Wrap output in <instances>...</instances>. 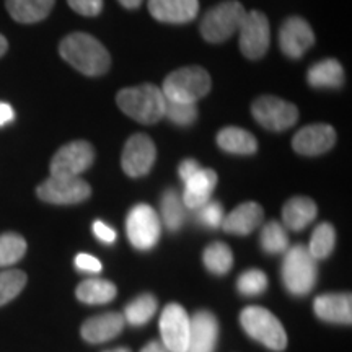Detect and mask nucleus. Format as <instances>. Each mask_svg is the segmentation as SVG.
<instances>
[{"instance_id": "obj_1", "label": "nucleus", "mask_w": 352, "mask_h": 352, "mask_svg": "<svg viewBox=\"0 0 352 352\" xmlns=\"http://www.w3.org/2000/svg\"><path fill=\"white\" fill-rule=\"evenodd\" d=\"M59 52L65 63L88 77L107 74L111 65V56L98 39L87 33H72L59 44Z\"/></svg>"}, {"instance_id": "obj_2", "label": "nucleus", "mask_w": 352, "mask_h": 352, "mask_svg": "<svg viewBox=\"0 0 352 352\" xmlns=\"http://www.w3.org/2000/svg\"><path fill=\"white\" fill-rule=\"evenodd\" d=\"M116 103L122 113L140 124H155L165 116L164 91L151 83L122 88L116 96Z\"/></svg>"}, {"instance_id": "obj_3", "label": "nucleus", "mask_w": 352, "mask_h": 352, "mask_svg": "<svg viewBox=\"0 0 352 352\" xmlns=\"http://www.w3.org/2000/svg\"><path fill=\"white\" fill-rule=\"evenodd\" d=\"M280 274H283L285 289L294 296L302 297L314 290L318 279V264L308 253L307 246L296 245L285 252Z\"/></svg>"}, {"instance_id": "obj_4", "label": "nucleus", "mask_w": 352, "mask_h": 352, "mask_svg": "<svg viewBox=\"0 0 352 352\" xmlns=\"http://www.w3.org/2000/svg\"><path fill=\"white\" fill-rule=\"evenodd\" d=\"M212 80L208 70L199 65H189L171 72L164 82L165 98L178 103H196L210 91Z\"/></svg>"}, {"instance_id": "obj_5", "label": "nucleus", "mask_w": 352, "mask_h": 352, "mask_svg": "<svg viewBox=\"0 0 352 352\" xmlns=\"http://www.w3.org/2000/svg\"><path fill=\"white\" fill-rule=\"evenodd\" d=\"M240 323L250 338L261 342L267 349L284 351L287 347V334L277 316L263 307H246L240 314Z\"/></svg>"}, {"instance_id": "obj_6", "label": "nucleus", "mask_w": 352, "mask_h": 352, "mask_svg": "<svg viewBox=\"0 0 352 352\" xmlns=\"http://www.w3.org/2000/svg\"><path fill=\"white\" fill-rule=\"evenodd\" d=\"M246 15L245 7L239 0H227L210 8L201 21L199 32L209 43H223L240 30Z\"/></svg>"}, {"instance_id": "obj_7", "label": "nucleus", "mask_w": 352, "mask_h": 352, "mask_svg": "<svg viewBox=\"0 0 352 352\" xmlns=\"http://www.w3.org/2000/svg\"><path fill=\"white\" fill-rule=\"evenodd\" d=\"M126 232L131 245L138 250H151L162 235V222L157 210L148 204H138L129 210L126 219Z\"/></svg>"}, {"instance_id": "obj_8", "label": "nucleus", "mask_w": 352, "mask_h": 352, "mask_svg": "<svg viewBox=\"0 0 352 352\" xmlns=\"http://www.w3.org/2000/svg\"><path fill=\"white\" fill-rule=\"evenodd\" d=\"M95 162V148L87 140H74L54 153L51 160V176L77 178Z\"/></svg>"}, {"instance_id": "obj_9", "label": "nucleus", "mask_w": 352, "mask_h": 352, "mask_svg": "<svg viewBox=\"0 0 352 352\" xmlns=\"http://www.w3.org/2000/svg\"><path fill=\"white\" fill-rule=\"evenodd\" d=\"M252 114L258 124L267 131H287L298 121V109L296 104L277 98V96H259L253 101Z\"/></svg>"}, {"instance_id": "obj_10", "label": "nucleus", "mask_w": 352, "mask_h": 352, "mask_svg": "<svg viewBox=\"0 0 352 352\" xmlns=\"http://www.w3.org/2000/svg\"><path fill=\"white\" fill-rule=\"evenodd\" d=\"M38 197L44 202L57 206H70L87 201L91 195V188L80 176L77 178H56L50 176L46 182L39 184Z\"/></svg>"}, {"instance_id": "obj_11", "label": "nucleus", "mask_w": 352, "mask_h": 352, "mask_svg": "<svg viewBox=\"0 0 352 352\" xmlns=\"http://www.w3.org/2000/svg\"><path fill=\"white\" fill-rule=\"evenodd\" d=\"M240 51L248 59H261L270 47V21L263 12H246L240 25Z\"/></svg>"}, {"instance_id": "obj_12", "label": "nucleus", "mask_w": 352, "mask_h": 352, "mask_svg": "<svg viewBox=\"0 0 352 352\" xmlns=\"http://www.w3.org/2000/svg\"><path fill=\"white\" fill-rule=\"evenodd\" d=\"M162 344L166 352H188L189 316L178 303H168L160 315Z\"/></svg>"}, {"instance_id": "obj_13", "label": "nucleus", "mask_w": 352, "mask_h": 352, "mask_svg": "<svg viewBox=\"0 0 352 352\" xmlns=\"http://www.w3.org/2000/svg\"><path fill=\"white\" fill-rule=\"evenodd\" d=\"M157 148L153 140L145 134H135L127 140L122 151L121 166L131 178H140L151 171L155 164Z\"/></svg>"}, {"instance_id": "obj_14", "label": "nucleus", "mask_w": 352, "mask_h": 352, "mask_svg": "<svg viewBox=\"0 0 352 352\" xmlns=\"http://www.w3.org/2000/svg\"><path fill=\"white\" fill-rule=\"evenodd\" d=\"M315 34L311 26L300 16H290L279 30L280 51L290 59H300L314 46Z\"/></svg>"}, {"instance_id": "obj_15", "label": "nucleus", "mask_w": 352, "mask_h": 352, "mask_svg": "<svg viewBox=\"0 0 352 352\" xmlns=\"http://www.w3.org/2000/svg\"><path fill=\"white\" fill-rule=\"evenodd\" d=\"M336 144V131L328 124H311L302 127L294 135L292 148L300 155L315 157L331 151Z\"/></svg>"}, {"instance_id": "obj_16", "label": "nucleus", "mask_w": 352, "mask_h": 352, "mask_svg": "<svg viewBox=\"0 0 352 352\" xmlns=\"http://www.w3.org/2000/svg\"><path fill=\"white\" fill-rule=\"evenodd\" d=\"M219 323L208 310L196 311L189 318L188 352H214L217 346Z\"/></svg>"}, {"instance_id": "obj_17", "label": "nucleus", "mask_w": 352, "mask_h": 352, "mask_svg": "<svg viewBox=\"0 0 352 352\" xmlns=\"http://www.w3.org/2000/svg\"><path fill=\"white\" fill-rule=\"evenodd\" d=\"M148 12L158 21L183 25L196 19L199 0H148Z\"/></svg>"}, {"instance_id": "obj_18", "label": "nucleus", "mask_w": 352, "mask_h": 352, "mask_svg": "<svg viewBox=\"0 0 352 352\" xmlns=\"http://www.w3.org/2000/svg\"><path fill=\"white\" fill-rule=\"evenodd\" d=\"M124 316L118 311H107L96 316L88 318L82 324V338L90 344H100V342H107L113 338H116L122 329H124Z\"/></svg>"}, {"instance_id": "obj_19", "label": "nucleus", "mask_w": 352, "mask_h": 352, "mask_svg": "<svg viewBox=\"0 0 352 352\" xmlns=\"http://www.w3.org/2000/svg\"><path fill=\"white\" fill-rule=\"evenodd\" d=\"M315 315L327 323H352V297L351 294H324L315 298Z\"/></svg>"}, {"instance_id": "obj_20", "label": "nucleus", "mask_w": 352, "mask_h": 352, "mask_svg": "<svg viewBox=\"0 0 352 352\" xmlns=\"http://www.w3.org/2000/svg\"><path fill=\"white\" fill-rule=\"evenodd\" d=\"M264 220V210L258 202H243L236 206L222 220V228L232 235L246 236L256 230Z\"/></svg>"}, {"instance_id": "obj_21", "label": "nucleus", "mask_w": 352, "mask_h": 352, "mask_svg": "<svg viewBox=\"0 0 352 352\" xmlns=\"http://www.w3.org/2000/svg\"><path fill=\"white\" fill-rule=\"evenodd\" d=\"M215 186H217V173L210 168H201L192 175L188 182H184L183 202L186 209H199L206 202L210 201Z\"/></svg>"}, {"instance_id": "obj_22", "label": "nucleus", "mask_w": 352, "mask_h": 352, "mask_svg": "<svg viewBox=\"0 0 352 352\" xmlns=\"http://www.w3.org/2000/svg\"><path fill=\"white\" fill-rule=\"evenodd\" d=\"M316 209L315 201H311L310 197L305 196H296L292 199H289L284 204L283 209V220L284 226L289 230L300 232L307 226H310L311 222L316 219Z\"/></svg>"}, {"instance_id": "obj_23", "label": "nucleus", "mask_w": 352, "mask_h": 352, "mask_svg": "<svg viewBox=\"0 0 352 352\" xmlns=\"http://www.w3.org/2000/svg\"><path fill=\"white\" fill-rule=\"evenodd\" d=\"M56 0H6L10 16L19 23H38L50 15Z\"/></svg>"}, {"instance_id": "obj_24", "label": "nucleus", "mask_w": 352, "mask_h": 352, "mask_svg": "<svg viewBox=\"0 0 352 352\" xmlns=\"http://www.w3.org/2000/svg\"><path fill=\"white\" fill-rule=\"evenodd\" d=\"M217 144L222 151L235 155H252L258 151L256 138L241 127H223L217 134Z\"/></svg>"}, {"instance_id": "obj_25", "label": "nucleus", "mask_w": 352, "mask_h": 352, "mask_svg": "<svg viewBox=\"0 0 352 352\" xmlns=\"http://www.w3.org/2000/svg\"><path fill=\"white\" fill-rule=\"evenodd\" d=\"M307 82L314 88H341L344 83V70L336 59L320 60L308 69Z\"/></svg>"}, {"instance_id": "obj_26", "label": "nucleus", "mask_w": 352, "mask_h": 352, "mask_svg": "<svg viewBox=\"0 0 352 352\" xmlns=\"http://www.w3.org/2000/svg\"><path fill=\"white\" fill-rule=\"evenodd\" d=\"M116 285L107 279H85L77 285L76 296L80 302L88 305H103V303L111 302L116 297Z\"/></svg>"}, {"instance_id": "obj_27", "label": "nucleus", "mask_w": 352, "mask_h": 352, "mask_svg": "<svg viewBox=\"0 0 352 352\" xmlns=\"http://www.w3.org/2000/svg\"><path fill=\"white\" fill-rule=\"evenodd\" d=\"M160 222H164L166 230L176 232L183 227L186 220V206L183 197L176 189H166L160 201Z\"/></svg>"}, {"instance_id": "obj_28", "label": "nucleus", "mask_w": 352, "mask_h": 352, "mask_svg": "<svg viewBox=\"0 0 352 352\" xmlns=\"http://www.w3.org/2000/svg\"><path fill=\"white\" fill-rule=\"evenodd\" d=\"M202 263H204L206 270L212 272V274H227L233 266V254L230 246L222 243V241L210 243L204 250V253H202Z\"/></svg>"}, {"instance_id": "obj_29", "label": "nucleus", "mask_w": 352, "mask_h": 352, "mask_svg": "<svg viewBox=\"0 0 352 352\" xmlns=\"http://www.w3.org/2000/svg\"><path fill=\"white\" fill-rule=\"evenodd\" d=\"M158 308L157 298L152 294H142L138 298L129 302L124 308V320L132 327H142V324L151 321V318L155 315Z\"/></svg>"}, {"instance_id": "obj_30", "label": "nucleus", "mask_w": 352, "mask_h": 352, "mask_svg": "<svg viewBox=\"0 0 352 352\" xmlns=\"http://www.w3.org/2000/svg\"><path fill=\"white\" fill-rule=\"evenodd\" d=\"M334 243H336V232L331 223L323 222L315 228L311 233L310 245H308V253L314 256L316 261L327 259L333 253Z\"/></svg>"}, {"instance_id": "obj_31", "label": "nucleus", "mask_w": 352, "mask_h": 352, "mask_svg": "<svg viewBox=\"0 0 352 352\" xmlns=\"http://www.w3.org/2000/svg\"><path fill=\"white\" fill-rule=\"evenodd\" d=\"M259 241H261L264 252L270 254L285 253L289 248L287 232L277 220H270L267 223H264L261 235H259Z\"/></svg>"}, {"instance_id": "obj_32", "label": "nucleus", "mask_w": 352, "mask_h": 352, "mask_svg": "<svg viewBox=\"0 0 352 352\" xmlns=\"http://www.w3.org/2000/svg\"><path fill=\"white\" fill-rule=\"evenodd\" d=\"M26 253V241L19 233L0 235V267L19 263Z\"/></svg>"}, {"instance_id": "obj_33", "label": "nucleus", "mask_w": 352, "mask_h": 352, "mask_svg": "<svg viewBox=\"0 0 352 352\" xmlns=\"http://www.w3.org/2000/svg\"><path fill=\"white\" fill-rule=\"evenodd\" d=\"M26 285V274L20 270L0 272V307L13 300Z\"/></svg>"}, {"instance_id": "obj_34", "label": "nucleus", "mask_w": 352, "mask_h": 352, "mask_svg": "<svg viewBox=\"0 0 352 352\" xmlns=\"http://www.w3.org/2000/svg\"><path fill=\"white\" fill-rule=\"evenodd\" d=\"M176 126H191L197 120L196 103H178V101H168L165 104V116Z\"/></svg>"}, {"instance_id": "obj_35", "label": "nucleus", "mask_w": 352, "mask_h": 352, "mask_svg": "<svg viewBox=\"0 0 352 352\" xmlns=\"http://www.w3.org/2000/svg\"><path fill=\"white\" fill-rule=\"evenodd\" d=\"M236 287H239V292L246 297L259 296L267 287V277L259 270H248L239 277Z\"/></svg>"}, {"instance_id": "obj_36", "label": "nucleus", "mask_w": 352, "mask_h": 352, "mask_svg": "<svg viewBox=\"0 0 352 352\" xmlns=\"http://www.w3.org/2000/svg\"><path fill=\"white\" fill-rule=\"evenodd\" d=\"M196 212H197V220H199V223H202L204 227L217 228L222 226L223 208L220 202L210 199L209 202H206L202 208L196 209Z\"/></svg>"}, {"instance_id": "obj_37", "label": "nucleus", "mask_w": 352, "mask_h": 352, "mask_svg": "<svg viewBox=\"0 0 352 352\" xmlns=\"http://www.w3.org/2000/svg\"><path fill=\"white\" fill-rule=\"evenodd\" d=\"M74 12L85 16H96L103 8V0H67Z\"/></svg>"}, {"instance_id": "obj_38", "label": "nucleus", "mask_w": 352, "mask_h": 352, "mask_svg": "<svg viewBox=\"0 0 352 352\" xmlns=\"http://www.w3.org/2000/svg\"><path fill=\"white\" fill-rule=\"evenodd\" d=\"M76 267L78 271H83V272H100L101 263H100V259L91 256V254L80 253V254H77V258H76Z\"/></svg>"}, {"instance_id": "obj_39", "label": "nucleus", "mask_w": 352, "mask_h": 352, "mask_svg": "<svg viewBox=\"0 0 352 352\" xmlns=\"http://www.w3.org/2000/svg\"><path fill=\"white\" fill-rule=\"evenodd\" d=\"M94 233L96 239L107 245H111L116 241V232L111 227H108L104 222H101V220H95L94 222Z\"/></svg>"}, {"instance_id": "obj_40", "label": "nucleus", "mask_w": 352, "mask_h": 352, "mask_svg": "<svg viewBox=\"0 0 352 352\" xmlns=\"http://www.w3.org/2000/svg\"><path fill=\"white\" fill-rule=\"evenodd\" d=\"M201 168H202V166L197 164L196 160H192V158H186V160H183L182 164H179L178 175H179V178L183 179V182H188V179L191 178L192 175H196Z\"/></svg>"}, {"instance_id": "obj_41", "label": "nucleus", "mask_w": 352, "mask_h": 352, "mask_svg": "<svg viewBox=\"0 0 352 352\" xmlns=\"http://www.w3.org/2000/svg\"><path fill=\"white\" fill-rule=\"evenodd\" d=\"M15 120V111L8 103H0V126H6Z\"/></svg>"}, {"instance_id": "obj_42", "label": "nucleus", "mask_w": 352, "mask_h": 352, "mask_svg": "<svg viewBox=\"0 0 352 352\" xmlns=\"http://www.w3.org/2000/svg\"><path fill=\"white\" fill-rule=\"evenodd\" d=\"M140 352H166V349L164 347V344H162V342L151 341Z\"/></svg>"}, {"instance_id": "obj_43", "label": "nucleus", "mask_w": 352, "mask_h": 352, "mask_svg": "<svg viewBox=\"0 0 352 352\" xmlns=\"http://www.w3.org/2000/svg\"><path fill=\"white\" fill-rule=\"evenodd\" d=\"M144 0H120V3L122 7L129 8V10H134V8H139L140 3H142Z\"/></svg>"}, {"instance_id": "obj_44", "label": "nucleus", "mask_w": 352, "mask_h": 352, "mask_svg": "<svg viewBox=\"0 0 352 352\" xmlns=\"http://www.w3.org/2000/svg\"><path fill=\"white\" fill-rule=\"evenodd\" d=\"M7 50H8L7 39H6V36H3V34H0V57L6 54Z\"/></svg>"}, {"instance_id": "obj_45", "label": "nucleus", "mask_w": 352, "mask_h": 352, "mask_svg": "<svg viewBox=\"0 0 352 352\" xmlns=\"http://www.w3.org/2000/svg\"><path fill=\"white\" fill-rule=\"evenodd\" d=\"M104 352H131L127 347H118V349H111V351H104Z\"/></svg>"}]
</instances>
